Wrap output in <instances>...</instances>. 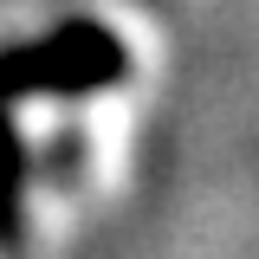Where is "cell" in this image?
<instances>
[{"label":"cell","mask_w":259,"mask_h":259,"mask_svg":"<svg viewBox=\"0 0 259 259\" xmlns=\"http://www.w3.org/2000/svg\"><path fill=\"white\" fill-rule=\"evenodd\" d=\"M156 78L162 39L130 0L0 46V259H52L130 188Z\"/></svg>","instance_id":"obj_1"},{"label":"cell","mask_w":259,"mask_h":259,"mask_svg":"<svg viewBox=\"0 0 259 259\" xmlns=\"http://www.w3.org/2000/svg\"><path fill=\"white\" fill-rule=\"evenodd\" d=\"M130 7H182V0H130Z\"/></svg>","instance_id":"obj_2"}]
</instances>
